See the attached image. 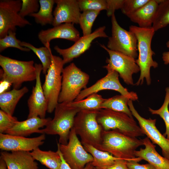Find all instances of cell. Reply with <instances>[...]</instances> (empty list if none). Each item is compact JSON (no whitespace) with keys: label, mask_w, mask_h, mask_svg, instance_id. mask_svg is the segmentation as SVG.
Instances as JSON below:
<instances>
[{"label":"cell","mask_w":169,"mask_h":169,"mask_svg":"<svg viewBox=\"0 0 169 169\" xmlns=\"http://www.w3.org/2000/svg\"><path fill=\"white\" fill-rule=\"evenodd\" d=\"M107 4L106 14L108 17H111L117 9H121L125 0H106Z\"/></svg>","instance_id":"39"},{"label":"cell","mask_w":169,"mask_h":169,"mask_svg":"<svg viewBox=\"0 0 169 169\" xmlns=\"http://www.w3.org/2000/svg\"><path fill=\"white\" fill-rule=\"evenodd\" d=\"M0 169H8L5 162L1 157L0 158Z\"/></svg>","instance_id":"44"},{"label":"cell","mask_w":169,"mask_h":169,"mask_svg":"<svg viewBox=\"0 0 169 169\" xmlns=\"http://www.w3.org/2000/svg\"><path fill=\"white\" fill-rule=\"evenodd\" d=\"M45 134L37 137H25L0 133V148L5 151H32L44 143Z\"/></svg>","instance_id":"16"},{"label":"cell","mask_w":169,"mask_h":169,"mask_svg":"<svg viewBox=\"0 0 169 169\" xmlns=\"http://www.w3.org/2000/svg\"><path fill=\"white\" fill-rule=\"evenodd\" d=\"M78 4L80 11L94 10L100 11L106 10V0H79Z\"/></svg>","instance_id":"35"},{"label":"cell","mask_w":169,"mask_h":169,"mask_svg":"<svg viewBox=\"0 0 169 169\" xmlns=\"http://www.w3.org/2000/svg\"><path fill=\"white\" fill-rule=\"evenodd\" d=\"M38 37L44 46L50 45V41L55 39L61 38L74 42L80 37L79 31L71 23H64L46 30H42Z\"/></svg>","instance_id":"19"},{"label":"cell","mask_w":169,"mask_h":169,"mask_svg":"<svg viewBox=\"0 0 169 169\" xmlns=\"http://www.w3.org/2000/svg\"><path fill=\"white\" fill-rule=\"evenodd\" d=\"M34 65L36 69V82L28 101L29 113L27 118L37 117L44 118L48 105L40 80L43 67L40 64H35Z\"/></svg>","instance_id":"17"},{"label":"cell","mask_w":169,"mask_h":169,"mask_svg":"<svg viewBox=\"0 0 169 169\" xmlns=\"http://www.w3.org/2000/svg\"><path fill=\"white\" fill-rule=\"evenodd\" d=\"M64 65L63 59L52 54L51 64L45 74V81L42 86L48 105L47 112L49 113L54 110L58 103Z\"/></svg>","instance_id":"8"},{"label":"cell","mask_w":169,"mask_h":169,"mask_svg":"<svg viewBox=\"0 0 169 169\" xmlns=\"http://www.w3.org/2000/svg\"><path fill=\"white\" fill-rule=\"evenodd\" d=\"M127 161L123 159H118L113 165L106 169H130L127 165Z\"/></svg>","instance_id":"41"},{"label":"cell","mask_w":169,"mask_h":169,"mask_svg":"<svg viewBox=\"0 0 169 169\" xmlns=\"http://www.w3.org/2000/svg\"><path fill=\"white\" fill-rule=\"evenodd\" d=\"M61 90L58 103L74 101L82 90L86 88L90 76L73 63L64 68L62 73Z\"/></svg>","instance_id":"7"},{"label":"cell","mask_w":169,"mask_h":169,"mask_svg":"<svg viewBox=\"0 0 169 169\" xmlns=\"http://www.w3.org/2000/svg\"><path fill=\"white\" fill-rule=\"evenodd\" d=\"M150 0H125L121 9L127 16L134 13L147 3Z\"/></svg>","instance_id":"37"},{"label":"cell","mask_w":169,"mask_h":169,"mask_svg":"<svg viewBox=\"0 0 169 169\" xmlns=\"http://www.w3.org/2000/svg\"><path fill=\"white\" fill-rule=\"evenodd\" d=\"M30 153L35 160L49 169H59L61 163L60 151L58 148L57 151L51 150L44 151L39 147L33 150Z\"/></svg>","instance_id":"25"},{"label":"cell","mask_w":169,"mask_h":169,"mask_svg":"<svg viewBox=\"0 0 169 169\" xmlns=\"http://www.w3.org/2000/svg\"><path fill=\"white\" fill-rule=\"evenodd\" d=\"M134 161H127V165L130 169H156L154 166L148 163L144 164H139Z\"/></svg>","instance_id":"40"},{"label":"cell","mask_w":169,"mask_h":169,"mask_svg":"<svg viewBox=\"0 0 169 169\" xmlns=\"http://www.w3.org/2000/svg\"><path fill=\"white\" fill-rule=\"evenodd\" d=\"M105 26L100 27L90 34L80 37L74 44L70 47L62 49L58 46L54 49L61 55L64 64L69 63L75 58H77L89 49L93 40L99 37L106 38L108 36L105 33Z\"/></svg>","instance_id":"15"},{"label":"cell","mask_w":169,"mask_h":169,"mask_svg":"<svg viewBox=\"0 0 169 169\" xmlns=\"http://www.w3.org/2000/svg\"><path fill=\"white\" fill-rule=\"evenodd\" d=\"M22 4L20 0L0 1V38L7 35L10 30L16 31V26L31 24L19 14Z\"/></svg>","instance_id":"11"},{"label":"cell","mask_w":169,"mask_h":169,"mask_svg":"<svg viewBox=\"0 0 169 169\" xmlns=\"http://www.w3.org/2000/svg\"><path fill=\"white\" fill-rule=\"evenodd\" d=\"M133 101L130 100L128 105L132 115L137 120L144 135H146L154 144L161 148L162 155L169 160V139L161 134L156 125V119H146L141 116L135 108Z\"/></svg>","instance_id":"14"},{"label":"cell","mask_w":169,"mask_h":169,"mask_svg":"<svg viewBox=\"0 0 169 169\" xmlns=\"http://www.w3.org/2000/svg\"><path fill=\"white\" fill-rule=\"evenodd\" d=\"M129 31L136 36L137 41L138 54L136 62L140 69V74L138 80L135 84L137 86L143 84L146 80L147 85L151 83V68H157L158 63L154 60L152 56L155 54L151 47V40L155 31L152 27L142 28L135 25L129 27Z\"/></svg>","instance_id":"1"},{"label":"cell","mask_w":169,"mask_h":169,"mask_svg":"<svg viewBox=\"0 0 169 169\" xmlns=\"http://www.w3.org/2000/svg\"><path fill=\"white\" fill-rule=\"evenodd\" d=\"M28 91V90L27 87L24 86L20 89H13L10 91L0 93L1 110L13 115L18 102Z\"/></svg>","instance_id":"24"},{"label":"cell","mask_w":169,"mask_h":169,"mask_svg":"<svg viewBox=\"0 0 169 169\" xmlns=\"http://www.w3.org/2000/svg\"><path fill=\"white\" fill-rule=\"evenodd\" d=\"M1 157L5 161L8 169H38V164L30 152L24 151H3Z\"/></svg>","instance_id":"20"},{"label":"cell","mask_w":169,"mask_h":169,"mask_svg":"<svg viewBox=\"0 0 169 169\" xmlns=\"http://www.w3.org/2000/svg\"><path fill=\"white\" fill-rule=\"evenodd\" d=\"M55 2L56 6L53 12L54 27L64 23L79 24L81 13L78 0H55Z\"/></svg>","instance_id":"18"},{"label":"cell","mask_w":169,"mask_h":169,"mask_svg":"<svg viewBox=\"0 0 169 169\" xmlns=\"http://www.w3.org/2000/svg\"><path fill=\"white\" fill-rule=\"evenodd\" d=\"M33 60L21 61L0 55L2 80L13 85V89H19L24 82L36 80V69Z\"/></svg>","instance_id":"3"},{"label":"cell","mask_w":169,"mask_h":169,"mask_svg":"<svg viewBox=\"0 0 169 169\" xmlns=\"http://www.w3.org/2000/svg\"><path fill=\"white\" fill-rule=\"evenodd\" d=\"M162 59L164 64H169V51L164 52L162 53Z\"/></svg>","instance_id":"43"},{"label":"cell","mask_w":169,"mask_h":169,"mask_svg":"<svg viewBox=\"0 0 169 169\" xmlns=\"http://www.w3.org/2000/svg\"><path fill=\"white\" fill-rule=\"evenodd\" d=\"M60 153L62 161L59 169H72L64 159L60 151ZM94 167L92 162H90L87 164L83 169H93Z\"/></svg>","instance_id":"42"},{"label":"cell","mask_w":169,"mask_h":169,"mask_svg":"<svg viewBox=\"0 0 169 169\" xmlns=\"http://www.w3.org/2000/svg\"><path fill=\"white\" fill-rule=\"evenodd\" d=\"M54 110L53 119L44 129H40V134L58 135L59 143L66 145L73 127L74 118L80 110L70 105L68 103H58Z\"/></svg>","instance_id":"4"},{"label":"cell","mask_w":169,"mask_h":169,"mask_svg":"<svg viewBox=\"0 0 169 169\" xmlns=\"http://www.w3.org/2000/svg\"><path fill=\"white\" fill-rule=\"evenodd\" d=\"M63 157L72 169H83L88 163L93 161L92 156L83 147L72 127L66 145L57 143Z\"/></svg>","instance_id":"10"},{"label":"cell","mask_w":169,"mask_h":169,"mask_svg":"<svg viewBox=\"0 0 169 169\" xmlns=\"http://www.w3.org/2000/svg\"><path fill=\"white\" fill-rule=\"evenodd\" d=\"M142 145V139L129 136L117 130H103L99 150L107 152L116 158L139 162L142 159L136 156L135 152Z\"/></svg>","instance_id":"2"},{"label":"cell","mask_w":169,"mask_h":169,"mask_svg":"<svg viewBox=\"0 0 169 169\" xmlns=\"http://www.w3.org/2000/svg\"><path fill=\"white\" fill-rule=\"evenodd\" d=\"M142 140L145 148L136 150V156L146 161L156 169H169V160L158 153L156 149V146L147 137Z\"/></svg>","instance_id":"22"},{"label":"cell","mask_w":169,"mask_h":169,"mask_svg":"<svg viewBox=\"0 0 169 169\" xmlns=\"http://www.w3.org/2000/svg\"><path fill=\"white\" fill-rule=\"evenodd\" d=\"M169 24V0H163L159 4L152 25L155 32Z\"/></svg>","instance_id":"31"},{"label":"cell","mask_w":169,"mask_h":169,"mask_svg":"<svg viewBox=\"0 0 169 169\" xmlns=\"http://www.w3.org/2000/svg\"><path fill=\"white\" fill-rule=\"evenodd\" d=\"M100 47L108 53L109 58H107L106 65L117 72L124 82L128 85H135L133 75L140 71L135 59L121 53L110 50L104 44Z\"/></svg>","instance_id":"13"},{"label":"cell","mask_w":169,"mask_h":169,"mask_svg":"<svg viewBox=\"0 0 169 169\" xmlns=\"http://www.w3.org/2000/svg\"><path fill=\"white\" fill-rule=\"evenodd\" d=\"M99 110H80L74 118L73 127L83 145H90L99 150L103 130L97 120Z\"/></svg>","instance_id":"5"},{"label":"cell","mask_w":169,"mask_h":169,"mask_svg":"<svg viewBox=\"0 0 169 169\" xmlns=\"http://www.w3.org/2000/svg\"><path fill=\"white\" fill-rule=\"evenodd\" d=\"M83 146L85 150L93 156V161L92 164L96 169H106L113 165L116 160L120 159L92 146L87 144Z\"/></svg>","instance_id":"26"},{"label":"cell","mask_w":169,"mask_h":169,"mask_svg":"<svg viewBox=\"0 0 169 169\" xmlns=\"http://www.w3.org/2000/svg\"><path fill=\"white\" fill-rule=\"evenodd\" d=\"M105 99L97 93L91 94L86 99L69 102V104L81 110H99L101 106Z\"/></svg>","instance_id":"30"},{"label":"cell","mask_w":169,"mask_h":169,"mask_svg":"<svg viewBox=\"0 0 169 169\" xmlns=\"http://www.w3.org/2000/svg\"><path fill=\"white\" fill-rule=\"evenodd\" d=\"M16 117L0 110V133L5 134L18 121Z\"/></svg>","instance_id":"38"},{"label":"cell","mask_w":169,"mask_h":169,"mask_svg":"<svg viewBox=\"0 0 169 169\" xmlns=\"http://www.w3.org/2000/svg\"><path fill=\"white\" fill-rule=\"evenodd\" d=\"M130 100L122 95H118L105 99L101 106V109H105L124 113L132 118L133 116L128 105Z\"/></svg>","instance_id":"28"},{"label":"cell","mask_w":169,"mask_h":169,"mask_svg":"<svg viewBox=\"0 0 169 169\" xmlns=\"http://www.w3.org/2000/svg\"><path fill=\"white\" fill-rule=\"evenodd\" d=\"M22 4L19 14L23 18L38 12L40 8L38 0H22Z\"/></svg>","instance_id":"36"},{"label":"cell","mask_w":169,"mask_h":169,"mask_svg":"<svg viewBox=\"0 0 169 169\" xmlns=\"http://www.w3.org/2000/svg\"><path fill=\"white\" fill-rule=\"evenodd\" d=\"M93 169H96V168L94 167Z\"/></svg>","instance_id":"46"},{"label":"cell","mask_w":169,"mask_h":169,"mask_svg":"<svg viewBox=\"0 0 169 169\" xmlns=\"http://www.w3.org/2000/svg\"><path fill=\"white\" fill-rule=\"evenodd\" d=\"M15 32L10 30L7 35L0 38V52L9 47L16 48L25 52H29L31 50L29 48L21 46V41L16 38Z\"/></svg>","instance_id":"34"},{"label":"cell","mask_w":169,"mask_h":169,"mask_svg":"<svg viewBox=\"0 0 169 169\" xmlns=\"http://www.w3.org/2000/svg\"><path fill=\"white\" fill-rule=\"evenodd\" d=\"M163 0H150L144 6L127 17L142 28L152 27L159 4Z\"/></svg>","instance_id":"23"},{"label":"cell","mask_w":169,"mask_h":169,"mask_svg":"<svg viewBox=\"0 0 169 169\" xmlns=\"http://www.w3.org/2000/svg\"><path fill=\"white\" fill-rule=\"evenodd\" d=\"M166 46L167 48H169V39L166 43Z\"/></svg>","instance_id":"45"},{"label":"cell","mask_w":169,"mask_h":169,"mask_svg":"<svg viewBox=\"0 0 169 169\" xmlns=\"http://www.w3.org/2000/svg\"><path fill=\"white\" fill-rule=\"evenodd\" d=\"M103 67L107 71V74L91 86L82 90L74 101L83 100L91 94L103 90H115L132 101L138 100V98L136 93L129 91L122 85L119 80V74L117 72L106 65Z\"/></svg>","instance_id":"12"},{"label":"cell","mask_w":169,"mask_h":169,"mask_svg":"<svg viewBox=\"0 0 169 169\" xmlns=\"http://www.w3.org/2000/svg\"><path fill=\"white\" fill-rule=\"evenodd\" d=\"M21 46L29 49L36 54L40 60L43 67L42 72L46 74L51 64L52 54L50 45L36 48L31 44L21 41Z\"/></svg>","instance_id":"29"},{"label":"cell","mask_w":169,"mask_h":169,"mask_svg":"<svg viewBox=\"0 0 169 169\" xmlns=\"http://www.w3.org/2000/svg\"><path fill=\"white\" fill-rule=\"evenodd\" d=\"M51 118H42L33 117L23 121H18L6 134L26 137L33 133H40L41 128L45 127L51 120Z\"/></svg>","instance_id":"21"},{"label":"cell","mask_w":169,"mask_h":169,"mask_svg":"<svg viewBox=\"0 0 169 169\" xmlns=\"http://www.w3.org/2000/svg\"><path fill=\"white\" fill-rule=\"evenodd\" d=\"M166 94L164 102L161 107L157 110H153L150 107L148 110L152 115H159L164 120L166 126V131L163 135L169 139V87L165 89Z\"/></svg>","instance_id":"33"},{"label":"cell","mask_w":169,"mask_h":169,"mask_svg":"<svg viewBox=\"0 0 169 169\" xmlns=\"http://www.w3.org/2000/svg\"><path fill=\"white\" fill-rule=\"evenodd\" d=\"M111 36L109 38L107 48L132 57L138 56L137 41L135 35L122 28L118 23L115 13L111 17Z\"/></svg>","instance_id":"9"},{"label":"cell","mask_w":169,"mask_h":169,"mask_svg":"<svg viewBox=\"0 0 169 169\" xmlns=\"http://www.w3.org/2000/svg\"><path fill=\"white\" fill-rule=\"evenodd\" d=\"M100 11L86 10L81 13L79 20V24L82 31L83 36L89 35L92 33L93 23Z\"/></svg>","instance_id":"32"},{"label":"cell","mask_w":169,"mask_h":169,"mask_svg":"<svg viewBox=\"0 0 169 169\" xmlns=\"http://www.w3.org/2000/svg\"><path fill=\"white\" fill-rule=\"evenodd\" d=\"M97 120L105 131L117 130L132 137L144 135L134 119L122 112L101 109L98 111Z\"/></svg>","instance_id":"6"},{"label":"cell","mask_w":169,"mask_h":169,"mask_svg":"<svg viewBox=\"0 0 169 169\" xmlns=\"http://www.w3.org/2000/svg\"><path fill=\"white\" fill-rule=\"evenodd\" d=\"M40 8L38 12L30 14L34 18L35 22L42 26L47 24L53 25L54 16L53 9L55 3L54 0H39Z\"/></svg>","instance_id":"27"}]
</instances>
